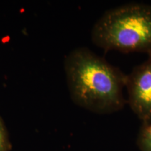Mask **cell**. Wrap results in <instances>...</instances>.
<instances>
[{
	"label": "cell",
	"instance_id": "2",
	"mask_svg": "<svg viewBox=\"0 0 151 151\" xmlns=\"http://www.w3.org/2000/svg\"><path fill=\"white\" fill-rule=\"evenodd\" d=\"M91 39L105 51L151 55V5L128 3L109 9L94 24Z\"/></svg>",
	"mask_w": 151,
	"mask_h": 151
},
{
	"label": "cell",
	"instance_id": "1",
	"mask_svg": "<svg viewBox=\"0 0 151 151\" xmlns=\"http://www.w3.org/2000/svg\"><path fill=\"white\" fill-rule=\"evenodd\" d=\"M71 100L97 114H111L127 104L123 89L127 74L86 47L73 49L64 60Z\"/></svg>",
	"mask_w": 151,
	"mask_h": 151
},
{
	"label": "cell",
	"instance_id": "5",
	"mask_svg": "<svg viewBox=\"0 0 151 151\" xmlns=\"http://www.w3.org/2000/svg\"><path fill=\"white\" fill-rule=\"evenodd\" d=\"M11 143L9 140L6 127L4 122L0 117V151H10Z\"/></svg>",
	"mask_w": 151,
	"mask_h": 151
},
{
	"label": "cell",
	"instance_id": "4",
	"mask_svg": "<svg viewBox=\"0 0 151 151\" xmlns=\"http://www.w3.org/2000/svg\"><path fill=\"white\" fill-rule=\"evenodd\" d=\"M137 144L140 151H151V123L142 124L138 136Z\"/></svg>",
	"mask_w": 151,
	"mask_h": 151
},
{
	"label": "cell",
	"instance_id": "3",
	"mask_svg": "<svg viewBox=\"0 0 151 151\" xmlns=\"http://www.w3.org/2000/svg\"><path fill=\"white\" fill-rule=\"evenodd\" d=\"M125 88L132 111L142 124L151 123V55L127 74Z\"/></svg>",
	"mask_w": 151,
	"mask_h": 151
}]
</instances>
